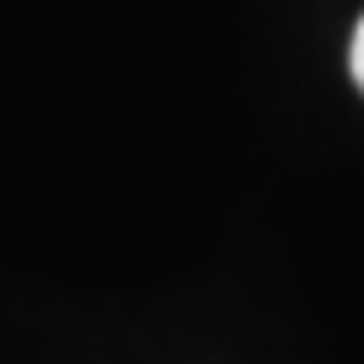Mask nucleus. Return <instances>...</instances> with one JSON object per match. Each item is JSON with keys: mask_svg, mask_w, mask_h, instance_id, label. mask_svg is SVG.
Listing matches in <instances>:
<instances>
[{"mask_svg": "<svg viewBox=\"0 0 364 364\" xmlns=\"http://www.w3.org/2000/svg\"><path fill=\"white\" fill-rule=\"evenodd\" d=\"M353 81L364 87V18H358V29H353Z\"/></svg>", "mask_w": 364, "mask_h": 364, "instance_id": "f257e3e1", "label": "nucleus"}]
</instances>
